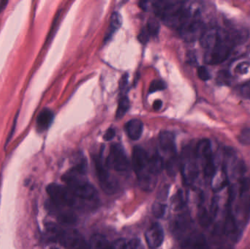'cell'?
Masks as SVG:
<instances>
[{"mask_svg": "<svg viewBox=\"0 0 250 249\" xmlns=\"http://www.w3.org/2000/svg\"><path fill=\"white\" fill-rule=\"evenodd\" d=\"M235 37L218 28L204 29L200 41L203 48L207 50L206 62L214 65L226 61L234 47Z\"/></svg>", "mask_w": 250, "mask_h": 249, "instance_id": "1", "label": "cell"}, {"mask_svg": "<svg viewBox=\"0 0 250 249\" xmlns=\"http://www.w3.org/2000/svg\"><path fill=\"white\" fill-rule=\"evenodd\" d=\"M86 170V163L80 162L64 174L62 180L78 198L84 201H96L98 197V192L85 178Z\"/></svg>", "mask_w": 250, "mask_h": 249, "instance_id": "2", "label": "cell"}, {"mask_svg": "<svg viewBox=\"0 0 250 249\" xmlns=\"http://www.w3.org/2000/svg\"><path fill=\"white\" fill-rule=\"evenodd\" d=\"M152 7L154 13L165 24L178 30L186 23L192 13L184 1H157L153 3Z\"/></svg>", "mask_w": 250, "mask_h": 249, "instance_id": "3", "label": "cell"}, {"mask_svg": "<svg viewBox=\"0 0 250 249\" xmlns=\"http://www.w3.org/2000/svg\"><path fill=\"white\" fill-rule=\"evenodd\" d=\"M132 166L141 188L144 191H151L155 187L157 177L150 172L148 154L142 148H134Z\"/></svg>", "mask_w": 250, "mask_h": 249, "instance_id": "4", "label": "cell"}, {"mask_svg": "<svg viewBox=\"0 0 250 249\" xmlns=\"http://www.w3.org/2000/svg\"><path fill=\"white\" fill-rule=\"evenodd\" d=\"M45 228L48 239L60 243L66 249H87L84 239L78 231L63 229L54 223L47 224Z\"/></svg>", "mask_w": 250, "mask_h": 249, "instance_id": "5", "label": "cell"}, {"mask_svg": "<svg viewBox=\"0 0 250 249\" xmlns=\"http://www.w3.org/2000/svg\"><path fill=\"white\" fill-rule=\"evenodd\" d=\"M46 191L53 207L60 209L80 206L79 200H82L78 198L67 187L51 184L47 187Z\"/></svg>", "mask_w": 250, "mask_h": 249, "instance_id": "6", "label": "cell"}, {"mask_svg": "<svg viewBox=\"0 0 250 249\" xmlns=\"http://www.w3.org/2000/svg\"><path fill=\"white\" fill-rule=\"evenodd\" d=\"M159 142L160 149L166 157L164 160V168L170 176H173L176 174L179 162L174 136L170 132H161L159 136Z\"/></svg>", "mask_w": 250, "mask_h": 249, "instance_id": "7", "label": "cell"}, {"mask_svg": "<svg viewBox=\"0 0 250 249\" xmlns=\"http://www.w3.org/2000/svg\"><path fill=\"white\" fill-rule=\"evenodd\" d=\"M181 171L187 185H190L196 179L198 174V159L195 147L187 146L182 151L180 159Z\"/></svg>", "mask_w": 250, "mask_h": 249, "instance_id": "8", "label": "cell"}, {"mask_svg": "<svg viewBox=\"0 0 250 249\" xmlns=\"http://www.w3.org/2000/svg\"><path fill=\"white\" fill-rule=\"evenodd\" d=\"M195 153L198 161L201 162L206 176H214L216 168L209 140L204 139L198 142L195 146Z\"/></svg>", "mask_w": 250, "mask_h": 249, "instance_id": "9", "label": "cell"}, {"mask_svg": "<svg viewBox=\"0 0 250 249\" xmlns=\"http://www.w3.org/2000/svg\"><path fill=\"white\" fill-rule=\"evenodd\" d=\"M204 31L201 13L198 10L192 11L190 17L179 29L182 38L187 42H192L201 38Z\"/></svg>", "mask_w": 250, "mask_h": 249, "instance_id": "10", "label": "cell"}, {"mask_svg": "<svg viewBox=\"0 0 250 249\" xmlns=\"http://www.w3.org/2000/svg\"><path fill=\"white\" fill-rule=\"evenodd\" d=\"M94 162H95L97 177L101 184V188L106 194H113L116 193L118 190V184L117 181H114L110 176L106 168L104 166L101 156H95L94 158Z\"/></svg>", "mask_w": 250, "mask_h": 249, "instance_id": "11", "label": "cell"}, {"mask_svg": "<svg viewBox=\"0 0 250 249\" xmlns=\"http://www.w3.org/2000/svg\"><path fill=\"white\" fill-rule=\"evenodd\" d=\"M106 165L117 172H125L128 169L129 162L121 145L116 143L111 146L107 157Z\"/></svg>", "mask_w": 250, "mask_h": 249, "instance_id": "12", "label": "cell"}, {"mask_svg": "<svg viewBox=\"0 0 250 249\" xmlns=\"http://www.w3.org/2000/svg\"><path fill=\"white\" fill-rule=\"evenodd\" d=\"M164 230L161 225L153 223L145 232V239L147 245L151 249L159 248L164 241Z\"/></svg>", "mask_w": 250, "mask_h": 249, "instance_id": "13", "label": "cell"}, {"mask_svg": "<svg viewBox=\"0 0 250 249\" xmlns=\"http://www.w3.org/2000/svg\"><path fill=\"white\" fill-rule=\"evenodd\" d=\"M53 119H54V113L48 108H44L37 117L36 130L39 133H42L48 130L52 123Z\"/></svg>", "mask_w": 250, "mask_h": 249, "instance_id": "14", "label": "cell"}, {"mask_svg": "<svg viewBox=\"0 0 250 249\" xmlns=\"http://www.w3.org/2000/svg\"><path fill=\"white\" fill-rule=\"evenodd\" d=\"M144 124L138 119H132L125 125V131L128 137L132 140H137L142 135Z\"/></svg>", "mask_w": 250, "mask_h": 249, "instance_id": "15", "label": "cell"}, {"mask_svg": "<svg viewBox=\"0 0 250 249\" xmlns=\"http://www.w3.org/2000/svg\"><path fill=\"white\" fill-rule=\"evenodd\" d=\"M90 249H114L113 244L102 235H95L90 240Z\"/></svg>", "mask_w": 250, "mask_h": 249, "instance_id": "16", "label": "cell"}, {"mask_svg": "<svg viewBox=\"0 0 250 249\" xmlns=\"http://www.w3.org/2000/svg\"><path fill=\"white\" fill-rule=\"evenodd\" d=\"M54 212L56 213L57 220L63 225H73L77 221L76 215L69 211H63L60 209L54 208Z\"/></svg>", "mask_w": 250, "mask_h": 249, "instance_id": "17", "label": "cell"}, {"mask_svg": "<svg viewBox=\"0 0 250 249\" xmlns=\"http://www.w3.org/2000/svg\"><path fill=\"white\" fill-rule=\"evenodd\" d=\"M189 225V219L188 216L182 215L176 219L174 224V232L177 235L182 234L188 230Z\"/></svg>", "mask_w": 250, "mask_h": 249, "instance_id": "18", "label": "cell"}, {"mask_svg": "<svg viewBox=\"0 0 250 249\" xmlns=\"http://www.w3.org/2000/svg\"><path fill=\"white\" fill-rule=\"evenodd\" d=\"M192 249H210L205 236L202 234H192Z\"/></svg>", "mask_w": 250, "mask_h": 249, "instance_id": "19", "label": "cell"}, {"mask_svg": "<svg viewBox=\"0 0 250 249\" xmlns=\"http://www.w3.org/2000/svg\"><path fill=\"white\" fill-rule=\"evenodd\" d=\"M122 24V18L118 13H114L111 16V21H110L109 29L106 35V39H108L110 37L112 36L113 34L120 27Z\"/></svg>", "mask_w": 250, "mask_h": 249, "instance_id": "20", "label": "cell"}, {"mask_svg": "<svg viewBox=\"0 0 250 249\" xmlns=\"http://www.w3.org/2000/svg\"><path fill=\"white\" fill-rule=\"evenodd\" d=\"M129 108V100L127 96H122L119 102L118 108L116 114V118L117 119L122 118L126 114Z\"/></svg>", "mask_w": 250, "mask_h": 249, "instance_id": "21", "label": "cell"}, {"mask_svg": "<svg viewBox=\"0 0 250 249\" xmlns=\"http://www.w3.org/2000/svg\"><path fill=\"white\" fill-rule=\"evenodd\" d=\"M152 213L156 218L157 219H161L163 216H165L166 213V210H167V206L160 202H155L153 204Z\"/></svg>", "mask_w": 250, "mask_h": 249, "instance_id": "22", "label": "cell"}, {"mask_svg": "<svg viewBox=\"0 0 250 249\" xmlns=\"http://www.w3.org/2000/svg\"><path fill=\"white\" fill-rule=\"evenodd\" d=\"M146 29L148 31L150 36H156L158 34L160 29V24L156 19H150L147 23Z\"/></svg>", "mask_w": 250, "mask_h": 249, "instance_id": "23", "label": "cell"}, {"mask_svg": "<svg viewBox=\"0 0 250 249\" xmlns=\"http://www.w3.org/2000/svg\"><path fill=\"white\" fill-rule=\"evenodd\" d=\"M184 199L182 196V192L179 191L177 194L173 197V201H172V206L174 210H180L184 206Z\"/></svg>", "mask_w": 250, "mask_h": 249, "instance_id": "24", "label": "cell"}, {"mask_svg": "<svg viewBox=\"0 0 250 249\" xmlns=\"http://www.w3.org/2000/svg\"><path fill=\"white\" fill-rule=\"evenodd\" d=\"M199 222L203 227L208 226L211 222V216L205 209H202L199 211Z\"/></svg>", "mask_w": 250, "mask_h": 249, "instance_id": "25", "label": "cell"}, {"mask_svg": "<svg viewBox=\"0 0 250 249\" xmlns=\"http://www.w3.org/2000/svg\"><path fill=\"white\" fill-rule=\"evenodd\" d=\"M166 88V83L160 80H156L151 82L149 86V93L164 90Z\"/></svg>", "mask_w": 250, "mask_h": 249, "instance_id": "26", "label": "cell"}, {"mask_svg": "<svg viewBox=\"0 0 250 249\" xmlns=\"http://www.w3.org/2000/svg\"><path fill=\"white\" fill-rule=\"evenodd\" d=\"M239 141L242 144L250 145V129L246 128L244 129L239 135Z\"/></svg>", "mask_w": 250, "mask_h": 249, "instance_id": "27", "label": "cell"}, {"mask_svg": "<svg viewBox=\"0 0 250 249\" xmlns=\"http://www.w3.org/2000/svg\"><path fill=\"white\" fill-rule=\"evenodd\" d=\"M197 73H198V77L203 81H207L211 78V75H210L209 72L204 66L198 67Z\"/></svg>", "mask_w": 250, "mask_h": 249, "instance_id": "28", "label": "cell"}, {"mask_svg": "<svg viewBox=\"0 0 250 249\" xmlns=\"http://www.w3.org/2000/svg\"><path fill=\"white\" fill-rule=\"evenodd\" d=\"M126 249H144V247L139 239L135 238L126 244Z\"/></svg>", "mask_w": 250, "mask_h": 249, "instance_id": "29", "label": "cell"}, {"mask_svg": "<svg viewBox=\"0 0 250 249\" xmlns=\"http://www.w3.org/2000/svg\"><path fill=\"white\" fill-rule=\"evenodd\" d=\"M149 37V34H148V31H147V29L145 28V29L141 30V33L138 35V39H139L141 43L145 44L148 42Z\"/></svg>", "mask_w": 250, "mask_h": 249, "instance_id": "30", "label": "cell"}, {"mask_svg": "<svg viewBox=\"0 0 250 249\" xmlns=\"http://www.w3.org/2000/svg\"><path fill=\"white\" fill-rule=\"evenodd\" d=\"M116 131L114 129L110 128L107 130L106 133L104 134V139L105 141H110L115 137Z\"/></svg>", "mask_w": 250, "mask_h": 249, "instance_id": "31", "label": "cell"}, {"mask_svg": "<svg viewBox=\"0 0 250 249\" xmlns=\"http://www.w3.org/2000/svg\"><path fill=\"white\" fill-rule=\"evenodd\" d=\"M250 67L249 63H242V64H239L237 67V72L239 73H242V74H245L248 72V69Z\"/></svg>", "mask_w": 250, "mask_h": 249, "instance_id": "32", "label": "cell"}, {"mask_svg": "<svg viewBox=\"0 0 250 249\" xmlns=\"http://www.w3.org/2000/svg\"><path fill=\"white\" fill-rule=\"evenodd\" d=\"M127 83H128V77L127 75H126V76H123V78L121 79V80H120V90H121V92H123V91H125V89H126V86H127Z\"/></svg>", "mask_w": 250, "mask_h": 249, "instance_id": "33", "label": "cell"}, {"mask_svg": "<svg viewBox=\"0 0 250 249\" xmlns=\"http://www.w3.org/2000/svg\"><path fill=\"white\" fill-rule=\"evenodd\" d=\"M162 105H163V102H162L161 100H156L154 104H153V108L155 111H159L161 108Z\"/></svg>", "mask_w": 250, "mask_h": 249, "instance_id": "34", "label": "cell"}, {"mask_svg": "<svg viewBox=\"0 0 250 249\" xmlns=\"http://www.w3.org/2000/svg\"><path fill=\"white\" fill-rule=\"evenodd\" d=\"M8 4V1H0V13L5 9L6 6Z\"/></svg>", "mask_w": 250, "mask_h": 249, "instance_id": "35", "label": "cell"}, {"mask_svg": "<svg viewBox=\"0 0 250 249\" xmlns=\"http://www.w3.org/2000/svg\"><path fill=\"white\" fill-rule=\"evenodd\" d=\"M57 249V248H54V249Z\"/></svg>", "mask_w": 250, "mask_h": 249, "instance_id": "36", "label": "cell"}]
</instances>
